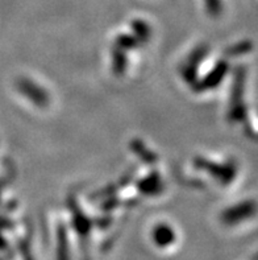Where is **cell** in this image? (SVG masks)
<instances>
[{
    "mask_svg": "<svg viewBox=\"0 0 258 260\" xmlns=\"http://www.w3.org/2000/svg\"><path fill=\"white\" fill-rule=\"evenodd\" d=\"M19 90L36 105L44 106L48 102V96H46L45 91L37 85H34L29 79H21L19 82Z\"/></svg>",
    "mask_w": 258,
    "mask_h": 260,
    "instance_id": "cell-4",
    "label": "cell"
},
{
    "mask_svg": "<svg viewBox=\"0 0 258 260\" xmlns=\"http://www.w3.org/2000/svg\"><path fill=\"white\" fill-rule=\"evenodd\" d=\"M244 85H245V68H239L235 72L232 98H231V105H229L231 109H229L228 118L231 122H242L246 118L245 106L242 103Z\"/></svg>",
    "mask_w": 258,
    "mask_h": 260,
    "instance_id": "cell-1",
    "label": "cell"
},
{
    "mask_svg": "<svg viewBox=\"0 0 258 260\" xmlns=\"http://www.w3.org/2000/svg\"><path fill=\"white\" fill-rule=\"evenodd\" d=\"M207 8H208V12L211 16L217 17L222 15L223 12V4L220 0H206Z\"/></svg>",
    "mask_w": 258,
    "mask_h": 260,
    "instance_id": "cell-8",
    "label": "cell"
},
{
    "mask_svg": "<svg viewBox=\"0 0 258 260\" xmlns=\"http://www.w3.org/2000/svg\"><path fill=\"white\" fill-rule=\"evenodd\" d=\"M257 210L258 206L254 201H244L224 211L222 215V219L227 224H235L240 221H244L246 218L255 215Z\"/></svg>",
    "mask_w": 258,
    "mask_h": 260,
    "instance_id": "cell-2",
    "label": "cell"
},
{
    "mask_svg": "<svg viewBox=\"0 0 258 260\" xmlns=\"http://www.w3.org/2000/svg\"><path fill=\"white\" fill-rule=\"evenodd\" d=\"M173 233H171L170 229L166 228V226H165V228H160L156 231V241H157V243L162 244V246H164V243L165 246H166L169 242L173 241Z\"/></svg>",
    "mask_w": 258,
    "mask_h": 260,
    "instance_id": "cell-7",
    "label": "cell"
},
{
    "mask_svg": "<svg viewBox=\"0 0 258 260\" xmlns=\"http://www.w3.org/2000/svg\"><path fill=\"white\" fill-rule=\"evenodd\" d=\"M253 48L252 43L250 41H244V43H240L235 46H231L229 49H227V53H228L229 56L236 57V56H241L244 53L250 52Z\"/></svg>",
    "mask_w": 258,
    "mask_h": 260,
    "instance_id": "cell-6",
    "label": "cell"
},
{
    "mask_svg": "<svg viewBox=\"0 0 258 260\" xmlns=\"http://www.w3.org/2000/svg\"><path fill=\"white\" fill-rule=\"evenodd\" d=\"M198 165L202 167V168L207 169L213 177L219 178L223 184H229L236 175V168L233 164L220 165L209 161H198Z\"/></svg>",
    "mask_w": 258,
    "mask_h": 260,
    "instance_id": "cell-3",
    "label": "cell"
},
{
    "mask_svg": "<svg viewBox=\"0 0 258 260\" xmlns=\"http://www.w3.org/2000/svg\"><path fill=\"white\" fill-rule=\"evenodd\" d=\"M227 70H228V63H227L226 61H220V62L216 65L215 69L209 73V76L203 81L200 90L216 87V86L219 85V83L223 81V78H224V76H226Z\"/></svg>",
    "mask_w": 258,
    "mask_h": 260,
    "instance_id": "cell-5",
    "label": "cell"
}]
</instances>
